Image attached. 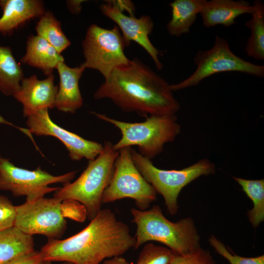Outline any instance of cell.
Instances as JSON below:
<instances>
[{"label": "cell", "instance_id": "33", "mask_svg": "<svg viewBox=\"0 0 264 264\" xmlns=\"http://www.w3.org/2000/svg\"><path fill=\"white\" fill-rule=\"evenodd\" d=\"M102 264H131L122 256L115 257L104 260Z\"/></svg>", "mask_w": 264, "mask_h": 264}, {"label": "cell", "instance_id": "2", "mask_svg": "<svg viewBox=\"0 0 264 264\" xmlns=\"http://www.w3.org/2000/svg\"><path fill=\"white\" fill-rule=\"evenodd\" d=\"M83 230L65 240L48 238L40 251L43 261L100 264L121 256L135 244L129 226L109 209H101Z\"/></svg>", "mask_w": 264, "mask_h": 264}, {"label": "cell", "instance_id": "19", "mask_svg": "<svg viewBox=\"0 0 264 264\" xmlns=\"http://www.w3.org/2000/svg\"><path fill=\"white\" fill-rule=\"evenodd\" d=\"M206 0H175L169 3L172 8V18L166 26L168 33L179 37L189 33L197 16Z\"/></svg>", "mask_w": 264, "mask_h": 264}, {"label": "cell", "instance_id": "36", "mask_svg": "<svg viewBox=\"0 0 264 264\" xmlns=\"http://www.w3.org/2000/svg\"><path fill=\"white\" fill-rule=\"evenodd\" d=\"M62 264H73L71 263H69V262H64Z\"/></svg>", "mask_w": 264, "mask_h": 264}, {"label": "cell", "instance_id": "29", "mask_svg": "<svg viewBox=\"0 0 264 264\" xmlns=\"http://www.w3.org/2000/svg\"><path fill=\"white\" fill-rule=\"evenodd\" d=\"M16 206L6 196L0 195V231L14 226Z\"/></svg>", "mask_w": 264, "mask_h": 264}, {"label": "cell", "instance_id": "24", "mask_svg": "<svg viewBox=\"0 0 264 264\" xmlns=\"http://www.w3.org/2000/svg\"><path fill=\"white\" fill-rule=\"evenodd\" d=\"M233 178L253 201V207L248 211L247 216L250 222L256 228L264 220V179L249 180L236 177Z\"/></svg>", "mask_w": 264, "mask_h": 264}, {"label": "cell", "instance_id": "1", "mask_svg": "<svg viewBox=\"0 0 264 264\" xmlns=\"http://www.w3.org/2000/svg\"><path fill=\"white\" fill-rule=\"evenodd\" d=\"M93 98L109 99L123 111L145 117L176 114L180 109L171 85L136 58L115 68Z\"/></svg>", "mask_w": 264, "mask_h": 264}, {"label": "cell", "instance_id": "10", "mask_svg": "<svg viewBox=\"0 0 264 264\" xmlns=\"http://www.w3.org/2000/svg\"><path fill=\"white\" fill-rule=\"evenodd\" d=\"M77 171L53 176L38 167L29 170L15 166L9 159L0 156V190L10 192L15 197L25 196L26 201H32L55 192L60 187L50 184H65L74 178Z\"/></svg>", "mask_w": 264, "mask_h": 264}, {"label": "cell", "instance_id": "7", "mask_svg": "<svg viewBox=\"0 0 264 264\" xmlns=\"http://www.w3.org/2000/svg\"><path fill=\"white\" fill-rule=\"evenodd\" d=\"M193 62L196 70L189 77L176 84L171 85L173 91L198 85L205 78L214 74L237 71L258 77L264 76V66L245 61L235 55L230 49L228 42L216 36L213 47L208 50H199Z\"/></svg>", "mask_w": 264, "mask_h": 264}, {"label": "cell", "instance_id": "13", "mask_svg": "<svg viewBox=\"0 0 264 264\" xmlns=\"http://www.w3.org/2000/svg\"><path fill=\"white\" fill-rule=\"evenodd\" d=\"M105 1L99 6L100 10L104 16L114 21L120 28L126 46L130 45L131 41L137 43L150 55L156 69L161 70L163 65L158 57L161 54L149 38L154 26L152 18L148 15H142L139 18L134 16H127L112 0Z\"/></svg>", "mask_w": 264, "mask_h": 264}, {"label": "cell", "instance_id": "6", "mask_svg": "<svg viewBox=\"0 0 264 264\" xmlns=\"http://www.w3.org/2000/svg\"><path fill=\"white\" fill-rule=\"evenodd\" d=\"M131 152L136 167L156 192L162 196L171 215L178 211L177 198L184 187L201 176L213 174L216 171L215 165L207 158L182 170H162L132 148Z\"/></svg>", "mask_w": 264, "mask_h": 264}, {"label": "cell", "instance_id": "21", "mask_svg": "<svg viewBox=\"0 0 264 264\" xmlns=\"http://www.w3.org/2000/svg\"><path fill=\"white\" fill-rule=\"evenodd\" d=\"M23 72L14 58L11 48L0 45V91L13 96L20 88Z\"/></svg>", "mask_w": 264, "mask_h": 264}, {"label": "cell", "instance_id": "18", "mask_svg": "<svg viewBox=\"0 0 264 264\" xmlns=\"http://www.w3.org/2000/svg\"><path fill=\"white\" fill-rule=\"evenodd\" d=\"M24 64L41 70L45 75L53 74L58 64L64 59L54 47L38 35H31L26 41V52L21 59Z\"/></svg>", "mask_w": 264, "mask_h": 264}, {"label": "cell", "instance_id": "35", "mask_svg": "<svg viewBox=\"0 0 264 264\" xmlns=\"http://www.w3.org/2000/svg\"><path fill=\"white\" fill-rule=\"evenodd\" d=\"M41 264H52L51 262L43 261Z\"/></svg>", "mask_w": 264, "mask_h": 264}, {"label": "cell", "instance_id": "12", "mask_svg": "<svg viewBox=\"0 0 264 264\" xmlns=\"http://www.w3.org/2000/svg\"><path fill=\"white\" fill-rule=\"evenodd\" d=\"M26 124L28 128L23 130L28 133L37 136H51L58 139L67 149L72 160L79 161L83 158L92 160L103 149V144L84 139L54 123L50 119L47 109L27 116Z\"/></svg>", "mask_w": 264, "mask_h": 264}, {"label": "cell", "instance_id": "31", "mask_svg": "<svg viewBox=\"0 0 264 264\" xmlns=\"http://www.w3.org/2000/svg\"><path fill=\"white\" fill-rule=\"evenodd\" d=\"M85 0H66V6L69 11L74 15H79L82 8V3Z\"/></svg>", "mask_w": 264, "mask_h": 264}, {"label": "cell", "instance_id": "25", "mask_svg": "<svg viewBox=\"0 0 264 264\" xmlns=\"http://www.w3.org/2000/svg\"><path fill=\"white\" fill-rule=\"evenodd\" d=\"M175 254L168 247L148 242L140 252L136 264H170Z\"/></svg>", "mask_w": 264, "mask_h": 264}, {"label": "cell", "instance_id": "23", "mask_svg": "<svg viewBox=\"0 0 264 264\" xmlns=\"http://www.w3.org/2000/svg\"><path fill=\"white\" fill-rule=\"evenodd\" d=\"M37 35L42 37L59 53L70 45L71 42L62 30L61 22L50 11H46L37 23Z\"/></svg>", "mask_w": 264, "mask_h": 264}, {"label": "cell", "instance_id": "11", "mask_svg": "<svg viewBox=\"0 0 264 264\" xmlns=\"http://www.w3.org/2000/svg\"><path fill=\"white\" fill-rule=\"evenodd\" d=\"M62 200L42 198L16 206L14 226L23 233L40 234L58 239L66 229V221L61 212Z\"/></svg>", "mask_w": 264, "mask_h": 264}, {"label": "cell", "instance_id": "30", "mask_svg": "<svg viewBox=\"0 0 264 264\" xmlns=\"http://www.w3.org/2000/svg\"><path fill=\"white\" fill-rule=\"evenodd\" d=\"M43 261L40 251L35 250L30 253L13 259L4 264H41Z\"/></svg>", "mask_w": 264, "mask_h": 264}, {"label": "cell", "instance_id": "5", "mask_svg": "<svg viewBox=\"0 0 264 264\" xmlns=\"http://www.w3.org/2000/svg\"><path fill=\"white\" fill-rule=\"evenodd\" d=\"M90 113L119 129L122 137L113 144L115 150L136 145L138 152L150 160L163 151L165 143L174 141L181 131L176 114L149 116L144 122L129 123L94 111Z\"/></svg>", "mask_w": 264, "mask_h": 264}, {"label": "cell", "instance_id": "26", "mask_svg": "<svg viewBox=\"0 0 264 264\" xmlns=\"http://www.w3.org/2000/svg\"><path fill=\"white\" fill-rule=\"evenodd\" d=\"M210 245L220 255L224 257L230 264H264V255L256 257L245 258L230 253L225 245L211 235L208 239Z\"/></svg>", "mask_w": 264, "mask_h": 264}, {"label": "cell", "instance_id": "34", "mask_svg": "<svg viewBox=\"0 0 264 264\" xmlns=\"http://www.w3.org/2000/svg\"><path fill=\"white\" fill-rule=\"evenodd\" d=\"M0 124H6L8 125L14 126L12 124L7 121L2 116L0 115Z\"/></svg>", "mask_w": 264, "mask_h": 264}, {"label": "cell", "instance_id": "15", "mask_svg": "<svg viewBox=\"0 0 264 264\" xmlns=\"http://www.w3.org/2000/svg\"><path fill=\"white\" fill-rule=\"evenodd\" d=\"M3 14L0 18V34L10 36L27 22L40 18L46 12L41 0H0Z\"/></svg>", "mask_w": 264, "mask_h": 264}, {"label": "cell", "instance_id": "14", "mask_svg": "<svg viewBox=\"0 0 264 264\" xmlns=\"http://www.w3.org/2000/svg\"><path fill=\"white\" fill-rule=\"evenodd\" d=\"M58 86L54 84V75L39 80L36 75L24 78L20 88L13 95L23 106V115L27 116L44 109L55 108Z\"/></svg>", "mask_w": 264, "mask_h": 264}, {"label": "cell", "instance_id": "28", "mask_svg": "<svg viewBox=\"0 0 264 264\" xmlns=\"http://www.w3.org/2000/svg\"><path fill=\"white\" fill-rule=\"evenodd\" d=\"M62 216L80 222L84 221L87 217L86 207L81 202L73 199L63 200L61 205Z\"/></svg>", "mask_w": 264, "mask_h": 264}, {"label": "cell", "instance_id": "4", "mask_svg": "<svg viewBox=\"0 0 264 264\" xmlns=\"http://www.w3.org/2000/svg\"><path fill=\"white\" fill-rule=\"evenodd\" d=\"M118 154L111 142H105L102 152L94 159L88 161L80 176L74 182L60 187L54 197L62 201L73 199L81 202L86 208L87 218L92 220L101 209L103 194L112 176Z\"/></svg>", "mask_w": 264, "mask_h": 264}, {"label": "cell", "instance_id": "3", "mask_svg": "<svg viewBox=\"0 0 264 264\" xmlns=\"http://www.w3.org/2000/svg\"><path fill=\"white\" fill-rule=\"evenodd\" d=\"M132 222L136 225L134 249L150 241L161 242L175 254L184 255L199 247L200 236L191 218L174 222L163 215L159 205L149 210L131 209Z\"/></svg>", "mask_w": 264, "mask_h": 264}, {"label": "cell", "instance_id": "20", "mask_svg": "<svg viewBox=\"0 0 264 264\" xmlns=\"http://www.w3.org/2000/svg\"><path fill=\"white\" fill-rule=\"evenodd\" d=\"M33 236L25 234L15 226L0 231V264L34 251Z\"/></svg>", "mask_w": 264, "mask_h": 264}, {"label": "cell", "instance_id": "8", "mask_svg": "<svg viewBox=\"0 0 264 264\" xmlns=\"http://www.w3.org/2000/svg\"><path fill=\"white\" fill-rule=\"evenodd\" d=\"M131 147L118 150L110 183L104 191L102 203L113 202L124 198L134 200L138 209L146 210L156 199V192L136 167L131 154Z\"/></svg>", "mask_w": 264, "mask_h": 264}, {"label": "cell", "instance_id": "27", "mask_svg": "<svg viewBox=\"0 0 264 264\" xmlns=\"http://www.w3.org/2000/svg\"><path fill=\"white\" fill-rule=\"evenodd\" d=\"M170 264H217L207 250L199 247L184 255L175 254Z\"/></svg>", "mask_w": 264, "mask_h": 264}, {"label": "cell", "instance_id": "9", "mask_svg": "<svg viewBox=\"0 0 264 264\" xmlns=\"http://www.w3.org/2000/svg\"><path fill=\"white\" fill-rule=\"evenodd\" d=\"M82 46L85 61L79 66L98 71L105 80L115 68L130 61L125 54L126 45L117 25L106 29L90 25Z\"/></svg>", "mask_w": 264, "mask_h": 264}, {"label": "cell", "instance_id": "22", "mask_svg": "<svg viewBox=\"0 0 264 264\" xmlns=\"http://www.w3.org/2000/svg\"><path fill=\"white\" fill-rule=\"evenodd\" d=\"M251 19L245 26L251 31L245 46L247 55L257 60H264V3L255 0L252 3Z\"/></svg>", "mask_w": 264, "mask_h": 264}, {"label": "cell", "instance_id": "16", "mask_svg": "<svg viewBox=\"0 0 264 264\" xmlns=\"http://www.w3.org/2000/svg\"><path fill=\"white\" fill-rule=\"evenodd\" d=\"M56 69L60 82L55 108L63 112L75 113L83 104L79 81L85 69L80 66L70 67L62 62L58 64Z\"/></svg>", "mask_w": 264, "mask_h": 264}, {"label": "cell", "instance_id": "17", "mask_svg": "<svg viewBox=\"0 0 264 264\" xmlns=\"http://www.w3.org/2000/svg\"><path fill=\"white\" fill-rule=\"evenodd\" d=\"M253 6L248 1L244 0H206L200 14L202 23L206 27L218 24L229 27L236 23L239 16L251 14Z\"/></svg>", "mask_w": 264, "mask_h": 264}, {"label": "cell", "instance_id": "32", "mask_svg": "<svg viewBox=\"0 0 264 264\" xmlns=\"http://www.w3.org/2000/svg\"><path fill=\"white\" fill-rule=\"evenodd\" d=\"M114 3L122 11L126 10L131 16H133L134 5L130 0H112Z\"/></svg>", "mask_w": 264, "mask_h": 264}]
</instances>
